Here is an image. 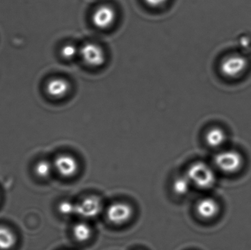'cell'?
I'll return each instance as SVG.
<instances>
[{
	"label": "cell",
	"instance_id": "1",
	"mask_svg": "<svg viewBox=\"0 0 251 250\" xmlns=\"http://www.w3.org/2000/svg\"><path fill=\"white\" fill-rule=\"evenodd\" d=\"M186 176L193 184L201 189L212 188L216 182L213 170L203 161H196L187 169Z\"/></svg>",
	"mask_w": 251,
	"mask_h": 250
},
{
	"label": "cell",
	"instance_id": "6",
	"mask_svg": "<svg viewBox=\"0 0 251 250\" xmlns=\"http://www.w3.org/2000/svg\"><path fill=\"white\" fill-rule=\"evenodd\" d=\"M76 215L82 218L91 219L97 217L102 210V203L96 196L87 197L80 203L76 204Z\"/></svg>",
	"mask_w": 251,
	"mask_h": 250
},
{
	"label": "cell",
	"instance_id": "4",
	"mask_svg": "<svg viewBox=\"0 0 251 250\" xmlns=\"http://www.w3.org/2000/svg\"><path fill=\"white\" fill-rule=\"evenodd\" d=\"M79 55L85 64L91 67H100L106 60L104 49L98 44L86 43L79 48Z\"/></svg>",
	"mask_w": 251,
	"mask_h": 250
},
{
	"label": "cell",
	"instance_id": "18",
	"mask_svg": "<svg viewBox=\"0 0 251 250\" xmlns=\"http://www.w3.org/2000/svg\"><path fill=\"white\" fill-rule=\"evenodd\" d=\"M145 2L151 7H159L164 5L168 0H144Z\"/></svg>",
	"mask_w": 251,
	"mask_h": 250
},
{
	"label": "cell",
	"instance_id": "15",
	"mask_svg": "<svg viewBox=\"0 0 251 250\" xmlns=\"http://www.w3.org/2000/svg\"><path fill=\"white\" fill-rule=\"evenodd\" d=\"M79 54V49L76 45L72 44H68L63 45L61 48V55L66 60H72L75 58L77 54Z\"/></svg>",
	"mask_w": 251,
	"mask_h": 250
},
{
	"label": "cell",
	"instance_id": "14",
	"mask_svg": "<svg viewBox=\"0 0 251 250\" xmlns=\"http://www.w3.org/2000/svg\"><path fill=\"white\" fill-rule=\"evenodd\" d=\"M191 184L190 179L185 175L184 176H181L175 179L173 185V189L176 195L183 196L188 193Z\"/></svg>",
	"mask_w": 251,
	"mask_h": 250
},
{
	"label": "cell",
	"instance_id": "11",
	"mask_svg": "<svg viewBox=\"0 0 251 250\" xmlns=\"http://www.w3.org/2000/svg\"><path fill=\"white\" fill-rule=\"evenodd\" d=\"M226 139L225 131L218 126L211 128L205 135L206 144L211 148H219L222 146Z\"/></svg>",
	"mask_w": 251,
	"mask_h": 250
},
{
	"label": "cell",
	"instance_id": "17",
	"mask_svg": "<svg viewBox=\"0 0 251 250\" xmlns=\"http://www.w3.org/2000/svg\"><path fill=\"white\" fill-rule=\"evenodd\" d=\"M35 173L41 178H47L51 171V166L47 161H41L35 166Z\"/></svg>",
	"mask_w": 251,
	"mask_h": 250
},
{
	"label": "cell",
	"instance_id": "12",
	"mask_svg": "<svg viewBox=\"0 0 251 250\" xmlns=\"http://www.w3.org/2000/svg\"><path fill=\"white\" fill-rule=\"evenodd\" d=\"M16 244V237L7 227H0V250H9Z\"/></svg>",
	"mask_w": 251,
	"mask_h": 250
},
{
	"label": "cell",
	"instance_id": "8",
	"mask_svg": "<svg viewBox=\"0 0 251 250\" xmlns=\"http://www.w3.org/2000/svg\"><path fill=\"white\" fill-rule=\"evenodd\" d=\"M54 167L62 176L69 178L77 173L79 164L75 157L68 154H62L56 158Z\"/></svg>",
	"mask_w": 251,
	"mask_h": 250
},
{
	"label": "cell",
	"instance_id": "16",
	"mask_svg": "<svg viewBox=\"0 0 251 250\" xmlns=\"http://www.w3.org/2000/svg\"><path fill=\"white\" fill-rule=\"evenodd\" d=\"M58 211L64 216H71L76 214V204L70 201H63L58 205Z\"/></svg>",
	"mask_w": 251,
	"mask_h": 250
},
{
	"label": "cell",
	"instance_id": "9",
	"mask_svg": "<svg viewBox=\"0 0 251 250\" xmlns=\"http://www.w3.org/2000/svg\"><path fill=\"white\" fill-rule=\"evenodd\" d=\"M70 87V84L66 79L55 77L47 82L46 91L51 98H61L67 95Z\"/></svg>",
	"mask_w": 251,
	"mask_h": 250
},
{
	"label": "cell",
	"instance_id": "2",
	"mask_svg": "<svg viewBox=\"0 0 251 250\" xmlns=\"http://www.w3.org/2000/svg\"><path fill=\"white\" fill-rule=\"evenodd\" d=\"M249 67V60L240 54H228L220 65V70L227 79H235L244 74Z\"/></svg>",
	"mask_w": 251,
	"mask_h": 250
},
{
	"label": "cell",
	"instance_id": "7",
	"mask_svg": "<svg viewBox=\"0 0 251 250\" xmlns=\"http://www.w3.org/2000/svg\"><path fill=\"white\" fill-rule=\"evenodd\" d=\"M116 12L111 6L104 4L96 9L93 13V23L99 29H105L116 22Z\"/></svg>",
	"mask_w": 251,
	"mask_h": 250
},
{
	"label": "cell",
	"instance_id": "13",
	"mask_svg": "<svg viewBox=\"0 0 251 250\" xmlns=\"http://www.w3.org/2000/svg\"><path fill=\"white\" fill-rule=\"evenodd\" d=\"M73 235L78 242H85L92 236V230L87 223H79L74 227Z\"/></svg>",
	"mask_w": 251,
	"mask_h": 250
},
{
	"label": "cell",
	"instance_id": "3",
	"mask_svg": "<svg viewBox=\"0 0 251 250\" xmlns=\"http://www.w3.org/2000/svg\"><path fill=\"white\" fill-rule=\"evenodd\" d=\"M215 164L224 173L232 174L240 170L243 164V158L237 151L227 150L215 157Z\"/></svg>",
	"mask_w": 251,
	"mask_h": 250
},
{
	"label": "cell",
	"instance_id": "10",
	"mask_svg": "<svg viewBox=\"0 0 251 250\" xmlns=\"http://www.w3.org/2000/svg\"><path fill=\"white\" fill-rule=\"evenodd\" d=\"M220 211L219 205L212 198L201 200L196 205V211L199 217L204 220H210L216 217Z\"/></svg>",
	"mask_w": 251,
	"mask_h": 250
},
{
	"label": "cell",
	"instance_id": "5",
	"mask_svg": "<svg viewBox=\"0 0 251 250\" xmlns=\"http://www.w3.org/2000/svg\"><path fill=\"white\" fill-rule=\"evenodd\" d=\"M133 209L131 205L126 203L116 202L112 204L106 211L107 220L115 225H122L131 219Z\"/></svg>",
	"mask_w": 251,
	"mask_h": 250
}]
</instances>
